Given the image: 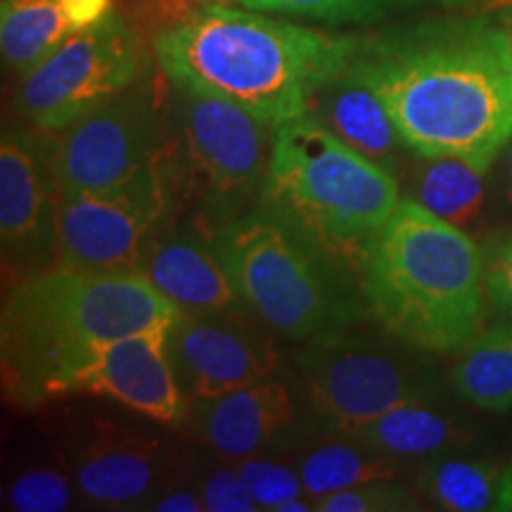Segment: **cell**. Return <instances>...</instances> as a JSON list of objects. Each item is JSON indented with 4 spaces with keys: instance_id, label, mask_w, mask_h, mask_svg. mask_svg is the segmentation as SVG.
<instances>
[{
    "instance_id": "21",
    "label": "cell",
    "mask_w": 512,
    "mask_h": 512,
    "mask_svg": "<svg viewBox=\"0 0 512 512\" xmlns=\"http://www.w3.org/2000/svg\"><path fill=\"white\" fill-rule=\"evenodd\" d=\"M323 441H309L297 453V467L302 475L306 496L318 498L349 489V486L373 482V479H396L403 458L389 456L363 441L323 432ZM294 456V451H292Z\"/></svg>"
},
{
    "instance_id": "28",
    "label": "cell",
    "mask_w": 512,
    "mask_h": 512,
    "mask_svg": "<svg viewBox=\"0 0 512 512\" xmlns=\"http://www.w3.org/2000/svg\"><path fill=\"white\" fill-rule=\"evenodd\" d=\"M74 486L57 470H27L10 484L8 505L17 512H62L72 508Z\"/></svg>"
},
{
    "instance_id": "33",
    "label": "cell",
    "mask_w": 512,
    "mask_h": 512,
    "mask_svg": "<svg viewBox=\"0 0 512 512\" xmlns=\"http://www.w3.org/2000/svg\"><path fill=\"white\" fill-rule=\"evenodd\" d=\"M494 166L498 190H501V200L505 202V207L512 211V140L505 145V150L501 152V157L496 159Z\"/></svg>"
},
{
    "instance_id": "20",
    "label": "cell",
    "mask_w": 512,
    "mask_h": 512,
    "mask_svg": "<svg viewBox=\"0 0 512 512\" xmlns=\"http://www.w3.org/2000/svg\"><path fill=\"white\" fill-rule=\"evenodd\" d=\"M342 437L358 439L396 458H430L444 451H460L470 441L465 427L434 408L432 401L406 403Z\"/></svg>"
},
{
    "instance_id": "22",
    "label": "cell",
    "mask_w": 512,
    "mask_h": 512,
    "mask_svg": "<svg viewBox=\"0 0 512 512\" xmlns=\"http://www.w3.org/2000/svg\"><path fill=\"white\" fill-rule=\"evenodd\" d=\"M453 387L467 403L486 413L512 408V320L503 318L482 330L460 351L453 366Z\"/></svg>"
},
{
    "instance_id": "10",
    "label": "cell",
    "mask_w": 512,
    "mask_h": 512,
    "mask_svg": "<svg viewBox=\"0 0 512 512\" xmlns=\"http://www.w3.org/2000/svg\"><path fill=\"white\" fill-rule=\"evenodd\" d=\"M174 124L181 166L219 223L245 211L242 204L264 183L275 126L235 102L181 88Z\"/></svg>"
},
{
    "instance_id": "6",
    "label": "cell",
    "mask_w": 512,
    "mask_h": 512,
    "mask_svg": "<svg viewBox=\"0 0 512 512\" xmlns=\"http://www.w3.org/2000/svg\"><path fill=\"white\" fill-rule=\"evenodd\" d=\"M259 202L339 254L354 252L401 202L394 169L344 143L309 112L275 126Z\"/></svg>"
},
{
    "instance_id": "27",
    "label": "cell",
    "mask_w": 512,
    "mask_h": 512,
    "mask_svg": "<svg viewBox=\"0 0 512 512\" xmlns=\"http://www.w3.org/2000/svg\"><path fill=\"white\" fill-rule=\"evenodd\" d=\"M418 508V498L396 479H373L316 501V512H396Z\"/></svg>"
},
{
    "instance_id": "14",
    "label": "cell",
    "mask_w": 512,
    "mask_h": 512,
    "mask_svg": "<svg viewBox=\"0 0 512 512\" xmlns=\"http://www.w3.org/2000/svg\"><path fill=\"white\" fill-rule=\"evenodd\" d=\"M67 463L79 494L110 510H140L159 486L178 475L159 434L100 418L76 432Z\"/></svg>"
},
{
    "instance_id": "24",
    "label": "cell",
    "mask_w": 512,
    "mask_h": 512,
    "mask_svg": "<svg viewBox=\"0 0 512 512\" xmlns=\"http://www.w3.org/2000/svg\"><path fill=\"white\" fill-rule=\"evenodd\" d=\"M501 472V467L491 460L453 456L451 451H444L422 463L418 489L441 510H496Z\"/></svg>"
},
{
    "instance_id": "9",
    "label": "cell",
    "mask_w": 512,
    "mask_h": 512,
    "mask_svg": "<svg viewBox=\"0 0 512 512\" xmlns=\"http://www.w3.org/2000/svg\"><path fill=\"white\" fill-rule=\"evenodd\" d=\"M147 67L136 31L112 12L100 24L76 31L24 74L17 110L31 126L64 131L102 102L136 86Z\"/></svg>"
},
{
    "instance_id": "7",
    "label": "cell",
    "mask_w": 512,
    "mask_h": 512,
    "mask_svg": "<svg viewBox=\"0 0 512 512\" xmlns=\"http://www.w3.org/2000/svg\"><path fill=\"white\" fill-rule=\"evenodd\" d=\"M408 349L349 330L309 339L294 361L318 430L349 434L406 403L437 399L432 368Z\"/></svg>"
},
{
    "instance_id": "3",
    "label": "cell",
    "mask_w": 512,
    "mask_h": 512,
    "mask_svg": "<svg viewBox=\"0 0 512 512\" xmlns=\"http://www.w3.org/2000/svg\"><path fill=\"white\" fill-rule=\"evenodd\" d=\"M358 36H332L259 10L209 5L157 31L166 79L245 107L266 124L302 117L323 83L349 67Z\"/></svg>"
},
{
    "instance_id": "12",
    "label": "cell",
    "mask_w": 512,
    "mask_h": 512,
    "mask_svg": "<svg viewBox=\"0 0 512 512\" xmlns=\"http://www.w3.org/2000/svg\"><path fill=\"white\" fill-rule=\"evenodd\" d=\"M57 131L5 128L0 143V245L17 280L55 266L60 178Z\"/></svg>"
},
{
    "instance_id": "16",
    "label": "cell",
    "mask_w": 512,
    "mask_h": 512,
    "mask_svg": "<svg viewBox=\"0 0 512 512\" xmlns=\"http://www.w3.org/2000/svg\"><path fill=\"white\" fill-rule=\"evenodd\" d=\"M169 330L138 332L102 347L76 375L72 392L107 396L164 425L188 420L190 399L171 358Z\"/></svg>"
},
{
    "instance_id": "34",
    "label": "cell",
    "mask_w": 512,
    "mask_h": 512,
    "mask_svg": "<svg viewBox=\"0 0 512 512\" xmlns=\"http://www.w3.org/2000/svg\"><path fill=\"white\" fill-rule=\"evenodd\" d=\"M496 510L512 512V463L508 467H503V472H501V486H498Z\"/></svg>"
},
{
    "instance_id": "5",
    "label": "cell",
    "mask_w": 512,
    "mask_h": 512,
    "mask_svg": "<svg viewBox=\"0 0 512 512\" xmlns=\"http://www.w3.org/2000/svg\"><path fill=\"white\" fill-rule=\"evenodd\" d=\"M209 238L242 302L278 335L309 342L361 320L363 294L342 256L283 211L259 202Z\"/></svg>"
},
{
    "instance_id": "26",
    "label": "cell",
    "mask_w": 512,
    "mask_h": 512,
    "mask_svg": "<svg viewBox=\"0 0 512 512\" xmlns=\"http://www.w3.org/2000/svg\"><path fill=\"white\" fill-rule=\"evenodd\" d=\"M235 467H238L242 482L247 484L259 510L278 512L280 505L306 496L302 475H299L292 451L252 456L235 463Z\"/></svg>"
},
{
    "instance_id": "15",
    "label": "cell",
    "mask_w": 512,
    "mask_h": 512,
    "mask_svg": "<svg viewBox=\"0 0 512 512\" xmlns=\"http://www.w3.org/2000/svg\"><path fill=\"white\" fill-rule=\"evenodd\" d=\"M309 406L283 377H266L233 392L190 401L188 418L223 463L292 451L304 441Z\"/></svg>"
},
{
    "instance_id": "31",
    "label": "cell",
    "mask_w": 512,
    "mask_h": 512,
    "mask_svg": "<svg viewBox=\"0 0 512 512\" xmlns=\"http://www.w3.org/2000/svg\"><path fill=\"white\" fill-rule=\"evenodd\" d=\"M190 479L174 475L169 482L159 486L147 501L140 505V510L155 512H202L204 508L202 496L197 494L195 484H188Z\"/></svg>"
},
{
    "instance_id": "11",
    "label": "cell",
    "mask_w": 512,
    "mask_h": 512,
    "mask_svg": "<svg viewBox=\"0 0 512 512\" xmlns=\"http://www.w3.org/2000/svg\"><path fill=\"white\" fill-rule=\"evenodd\" d=\"M162 155V124L150 88L136 83L86 112L57 138L64 197L105 192L131 181Z\"/></svg>"
},
{
    "instance_id": "29",
    "label": "cell",
    "mask_w": 512,
    "mask_h": 512,
    "mask_svg": "<svg viewBox=\"0 0 512 512\" xmlns=\"http://www.w3.org/2000/svg\"><path fill=\"white\" fill-rule=\"evenodd\" d=\"M197 494L202 496L209 512H254L259 510L247 484L242 482L238 467L233 463L214 465L192 477Z\"/></svg>"
},
{
    "instance_id": "25",
    "label": "cell",
    "mask_w": 512,
    "mask_h": 512,
    "mask_svg": "<svg viewBox=\"0 0 512 512\" xmlns=\"http://www.w3.org/2000/svg\"><path fill=\"white\" fill-rule=\"evenodd\" d=\"M242 8L335 24H380L432 3L453 0H235Z\"/></svg>"
},
{
    "instance_id": "2",
    "label": "cell",
    "mask_w": 512,
    "mask_h": 512,
    "mask_svg": "<svg viewBox=\"0 0 512 512\" xmlns=\"http://www.w3.org/2000/svg\"><path fill=\"white\" fill-rule=\"evenodd\" d=\"M181 316L136 271L100 273L55 264L27 275L5 292L0 313L5 394L22 406L72 394L76 375L102 347L171 328Z\"/></svg>"
},
{
    "instance_id": "17",
    "label": "cell",
    "mask_w": 512,
    "mask_h": 512,
    "mask_svg": "<svg viewBox=\"0 0 512 512\" xmlns=\"http://www.w3.org/2000/svg\"><path fill=\"white\" fill-rule=\"evenodd\" d=\"M136 273L183 313L249 311L211 238L197 233L159 230L140 256Z\"/></svg>"
},
{
    "instance_id": "18",
    "label": "cell",
    "mask_w": 512,
    "mask_h": 512,
    "mask_svg": "<svg viewBox=\"0 0 512 512\" xmlns=\"http://www.w3.org/2000/svg\"><path fill=\"white\" fill-rule=\"evenodd\" d=\"M306 112L328 126L344 143L389 169H394L396 155L401 147H406L380 95L351 67L323 83Z\"/></svg>"
},
{
    "instance_id": "36",
    "label": "cell",
    "mask_w": 512,
    "mask_h": 512,
    "mask_svg": "<svg viewBox=\"0 0 512 512\" xmlns=\"http://www.w3.org/2000/svg\"><path fill=\"white\" fill-rule=\"evenodd\" d=\"M496 8H501V5H512V0H494Z\"/></svg>"
},
{
    "instance_id": "23",
    "label": "cell",
    "mask_w": 512,
    "mask_h": 512,
    "mask_svg": "<svg viewBox=\"0 0 512 512\" xmlns=\"http://www.w3.org/2000/svg\"><path fill=\"white\" fill-rule=\"evenodd\" d=\"M76 34L60 0H3L0 50L17 74H29Z\"/></svg>"
},
{
    "instance_id": "1",
    "label": "cell",
    "mask_w": 512,
    "mask_h": 512,
    "mask_svg": "<svg viewBox=\"0 0 512 512\" xmlns=\"http://www.w3.org/2000/svg\"><path fill=\"white\" fill-rule=\"evenodd\" d=\"M349 67L418 157H460L491 171L512 140L505 19L437 17L358 36Z\"/></svg>"
},
{
    "instance_id": "19",
    "label": "cell",
    "mask_w": 512,
    "mask_h": 512,
    "mask_svg": "<svg viewBox=\"0 0 512 512\" xmlns=\"http://www.w3.org/2000/svg\"><path fill=\"white\" fill-rule=\"evenodd\" d=\"M489 174L460 157H420L411 174V200L475 238L489 207Z\"/></svg>"
},
{
    "instance_id": "32",
    "label": "cell",
    "mask_w": 512,
    "mask_h": 512,
    "mask_svg": "<svg viewBox=\"0 0 512 512\" xmlns=\"http://www.w3.org/2000/svg\"><path fill=\"white\" fill-rule=\"evenodd\" d=\"M76 31L100 24L112 15V0H60Z\"/></svg>"
},
{
    "instance_id": "13",
    "label": "cell",
    "mask_w": 512,
    "mask_h": 512,
    "mask_svg": "<svg viewBox=\"0 0 512 512\" xmlns=\"http://www.w3.org/2000/svg\"><path fill=\"white\" fill-rule=\"evenodd\" d=\"M254 313H183L169 330V349L190 401L247 387L280 368L273 337L249 320Z\"/></svg>"
},
{
    "instance_id": "35",
    "label": "cell",
    "mask_w": 512,
    "mask_h": 512,
    "mask_svg": "<svg viewBox=\"0 0 512 512\" xmlns=\"http://www.w3.org/2000/svg\"><path fill=\"white\" fill-rule=\"evenodd\" d=\"M505 27H508V36H510V57H512V17L505 22Z\"/></svg>"
},
{
    "instance_id": "4",
    "label": "cell",
    "mask_w": 512,
    "mask_h": 512,
    "mask_svg": "<svg viewBox=\"0 0 512 512\" xmlns=\"http://www.w3.org/2000/svg\"><path fill=\"white\" fill-rule=\"evenodd\" d=\"M356 261L363 302L394 342L460 354L484 330L482 245L411 197L396 204Z\"/></svg>"
},
{
    "instance_id": "8",
    "label": "cell",
    "mask_w": 512,
    "mask_h": 512,
    "mask_svg": "<svg viewBox=\"0 0 512 512\" xmlns=\"http://www.w3.org/2000/svg\"><path fill=\"white\" fill-rule=\"evenodd\" d=\"M174 190V164L162 152L117 188L62 195L55 264L100 273L136 271L145 247L174 209Z\"/></svg>"
},
{
    "instance_id": "30",
    "label": "cell",
    "mask_w": 512,
    "mask_h": 512,
    "mask_svg": "<svg viewBox=\"0 0 512 512\" xmlns=\"http://www.w3.org/2000/svg\"><path fill=\"white\" fill-rule=\"evenodd\" d=\"M484 283L489 304L512 320V228L486 235L482 242Z\"/></svg>"
}]
</instances>
